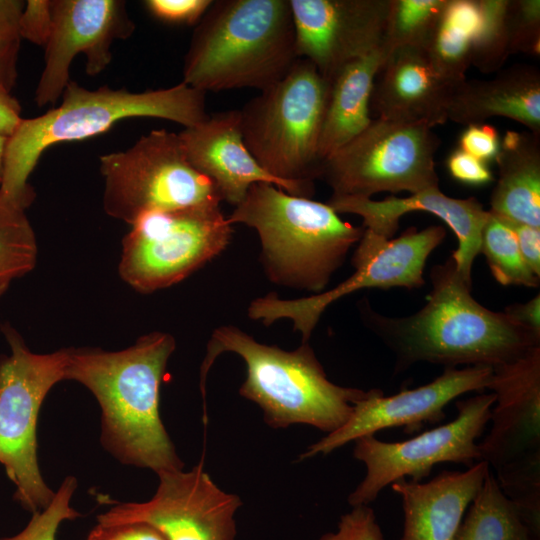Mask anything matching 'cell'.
<instances>
[{
    "instance_id": "6da1fadb",
    "label": "cell",
    "mask_w": 540,
    "mask_h": 540,
    "mask_svg": "<svg viewBox=\"0 0 540 540\" xmlns=\"http://www.w3.org/2000/svg\"><path fill=\"white\" fill-rule=\"evenodd\" d=\"M430 281L425 305L409 316L362 307L367 326L394 354L395 373L419 362L493 368L540 346V334L474 299L451 255L431 269Z\"/></svg>"
},
{
    "instance_id": "7a4b0ae2",
    "label": "cell",
    "mask_w": 540,
    "mask_h": 540,
    "mask_svg": "<svg viewBox=\"0 0 540 540\" xmlns=\"http://www.w3.org/2000/svg\"><path fill=\"white\" fill-rule=\"evenodd\" d=\"M176 348L166 332L141 336L119 351L69 348L65 380H75L95 396L101 408V443L123 464L156 474L184 464L161 421L160 386Z\"/></svg>"
},
{
    "instance_id": "3957f363",
    "label": "cell",
    "mask_w": 540,
    "mask_h": 540,
    "mask_svg": "<svg viewBox=\"0 0 540 540\" xmlns=\"http://www.w3.org/2000/svg\"><path fill=\"white\" fill-rule=\"evenodd\" d=\"M135 117L166 119L185 128L196 125L208 117L205 93L184 82L131 92L108 86L89 90L70 80L58 107L23 118L7 139L0 194L26 210L35 199L30 174L48 147L93 137L120 120Z\"/></svg>"
},
{
    "instance_id": "277c9868",
    "label": "cell",
    "mask_w": 540,
    "mask_h": 540,
    "mask_svg": "<svg viewBox=\"0 0 540 540\" xmlns=\"http://www.w3.org/2000/svg\"><path fill=\"white\" fill-rule=\"evenodd\" d=\"M297 59L289 0H215L195 26L182 82L205 94L262 91Z\"/></svg>"
},
{
    "instance_id": "5b68a950",
    "label": "cell",
    "mask_w": 540,
    "mask_h": 540,
    "mask_svg": "<svg viewBox=\"0 0 540 540\" xmlns=\"http://www.w3.org/2000/svg\"><path fill=\"white\" fill-rule=\"evenodd\" d=\"M227 218L257 232L269 281L311 295L323 292L365 230L342 220L327 203L265 182L253 184Z\"/></svg>"
},
{
    "instance_id": "8992f818",
    "label": "cell",
    "mask_w": 540,
    "mask_h": 540,
    "mask_svg": "<svg viewBox=\"0 0 540 540\" xmlns=\"http://www.w3.org/2000/svg\"><path fill=\"white\" fill-rule=\"evenodd\" d=\"M206 349L200 370L203 398L205 380L216 358L235 353L246 365L239 394L256 403L273 428L306 424L329 434L347 422L354 405L367 394L331 382L309 342L286 351L259 343L236 326L222 325L213 331Z\"/></svg>"
},
{
    "instance_id": "52a82bcc",
    "label": "cell",
    "mask_w": 540,
    "mask_h": 540,
    "mask_svg": "<svg viewBox=\"0 0 540 540\" xmlns=\"http://www.w3.org/2000/svg\"><path fill=\"white\" fill-rule=\"evenodd\" d=\"M329 91V80L298 58L283 78L239 109L244 144L258 164L306 198L320 179L319 142Z\"/></svg>"
},
{
    "instance_id": "ba28073f",
    "label": "cell",
    "mask_w": 540,
    "mask_h": 540,
    "mask_svg": "<svg viewBox=\"0 0 540 540\" xmlns=\"http://www.w3.org/2000/svg\"><path fill=\"white\" fill-rule=\"evenodd\" d=\"M2 332L10 354L0 356V464L16 487L14 499L33 514L55 494L38 464L37 420L48 392L65 380L69 348L38 354L10 325Z\"/></svg>"
},
{
    "instance_id": "9c48e42d",
    "label": "cell",
    "mask_w": 540,
    "mask_h": 540,
    "mask_svg": "<svg viewBox=\"0 0 540 540\" xmlns=\"http://www.w3.org/2000/svg\"><path fill=\"white\" fill-rule=\"evenodd\" d=\"M99 164L105 212L130 225L148 213L222 202L214 184L187 160L178 133L166 129L100 156Z\"/></svg>"
},
{
    "instance_id": "30bf717a",
    "label": "cell",
    "mask_w": 540,
    "mask_h": 540,
    "mask_svg": "<svg viewBox=\"0 0 540 540\" xmlns=\"http://www.w3.org/2000/svg\"><path fill=\"white\" fill-rule=\"evenodd\" d=\"M232 226L220 205L145 214L123 238L119 275L144 294L170 287L220 255Z\"/></svg>"
},
{
    "instance_id": "8fae6325",
    "label": "cell",
    "mask_w": 540,
    "mask_h": 540,
    "mask_svg": "<svg viewBox=\"0 0 540 540\" xmlns=\"http://www.w3.org/2000/svg\"><path fill=\"white\" fill-rule=\"evenodd\" d=\"M440 139L422 123L373 118L357 136L327 157L320 179L332 195L371 198L439 188L435 153Z\"/></svg>"
},
{
    "instance_id": "7c38bea8",
    "label": "cell",
    "mask_w": 540,
    "mask_h": 540,
    "mask_svg": "<svg viewBox=\"0 0 540 540\" xmlns=\"http://www.w3.org/2000/svg\"><path fill=\"white\" fill-rule=\"evenodd\" d=\"M445 236L446 230L440 225L422 230L410 227L390 239L365 229L351 258L355 270L347 279L330 290L297 299L267 293L250 302L248 317L265 326L288 319L301 334L302 342H309L323 312L342 297L361 289L422 287L427 259Z\"/></svg>"
},
{
    "instance_id": "4fadbf2b",
    "label": "cell",
    "mask_w": 540,
    "mask_h": 540,
    "mask_svg": "<svg viewBox=\"0 0 540 540\" xmlns=\"http://www.w3.org/2000/svg\"><path fill=\"white\" fill-rule=\"evenodd\" d=\"M495 395L481 393L456 402L452 421L400 442H384L374 435L356 439L353 456L366 466V475L348 496L352 507L368 505L388 485L409 476L420 482L441 463L468 468L481 461L477 439L490 420Z\"/></svg>"
},
{
    "instance_id": "5bb4252c",
    "label": "cell",
    "mask_w": 540,
    "mask_h": 540,
    "mask_svg": "<svg viewBox=\"0 0 540 540\" xmlns=\"http://www.w3.org/2000/svg\"><path fill=\"white\" fill-rule=\"evenodd\" d=\"M159 484L146 502L120 503L97 516L98 524L147 523L166 540H235L239 496L221 490L200 462L190 471L157 474Z\"/></svg>"
},
{
    "instance_id": "9a60e30c",
    "label": "cell",
    "mask_w": 540,
    "mask_h": 540,
    "mask_svg": "<svg viewBox=\"0 0 540 540\" xmlns=\"http://www.w3.org/2000/svg\"><path fill=\"white\" fill-rule=\"evenodd\" d=\"M52 29L44 46V67L34 101L39 106L55 104L70 81L75 56H86V73L96 76L112 60L111 46L130 37L135 24L126 2L121 0H52Z\"/></svg>"
},
{
    "instance_id": "2e32d148",
    "label": "cell",
    "mask_w": 540,
    "mask_h": 540,
    "mask_svg": "<svg viewBox=\"0 0 540 540\" xmlns=\"http://www.w3.org/2000/svg\"><path fill=\"white\" fill-rule=\"evenodd\" d=\"M492 372V367L484 365L451 367L425 385L391 396H385L381 389H370L354 405L344 425L309 446L299 459L327 455L351 441L387 428L404 427L406 432H413L426 423L441 422L448 403L465 393L488 389Z\"/></svg>"
},
{
    "instance_id": "e0dca14e",
    "label": "cell",
    "mask_w": 540,
    "mask_h": 540,
    "mask_svg": "<svg viewBox=\"0 0 540 540\" xmlns=\"http://www.w3.org/2000/svg\"><path fill=\"white\" fill-rule=\"evenodd\" d=\"M298 58L330 80L382 47L389 0H289Z\"/></svg>"
},
{
    "instance_id": "ac0fdd59",
    "label": "cell",
    "mask_w": 540,
    "mask_h": 540,
    "mask_svg": "<svg viewBox=\"0 0 540 540\" xmlns=\"http://www.w3.org/2000/svg\"><path fill=\"white\" fill-rule=\"evenodd\" d=\"M488 389L495 395L491 428L478 443L480 459L496 472L540 460V346L493 367Z\"/></svg>"
},
{
    "instance_id": "d6986e66",
    "label": "cell",
    "mask_w": 540,
    "mask_h": 540,
    "mask_svg": "<svg viewBox=\"0 0 540 540\" xmlns=\"http://www.w3.org/2000/svg\"><path fill=\"white\" fill-rule=\"evenodd\" d=\"M327 204L338 214L360 216L365 229L388 239L395 235L404 214L424 211L436 215L457 237L458 247L451 256L462 278L472 285L473 263L480 253L482 230L490 216L476 198H452L433 188L404 198L388 196L384 200L331 195Z\"/></svg>"
},
{
    "instance_id": "ffe728a7",
    "label": "cell",
    "mask_w": 540,
    "mask_h": 540,
    "mask_svg": "<svg viewBox=\"0 0 540 540\" xmlns=\"http://www.w3.org/2000/svg\"><path fill=\"white\" fill-rule=\"evenodd\" d=\"M459 84V83H458ZM434 67L424 47H401L386 53L374 77L370 113L377 119L444 124L458 85Z\"/></svg>"
},
{
    "instance_id": "44dd1931",
    "label": "cell",
    "mask_w": 540,
    "mask_h": 540,
    "mask_svg": "<svg viewBox=\"0 0 540 540\" xmlns=\"http://www.w3.org/2000/svg\"><path fill=\"white\" fill-rule=\"evenodd\" d=\"M178 135L189 163L214 184L222 201L234 207L258 182L303 197L295 187L269 175L252 156L243 141L239 109L208 115Z\"/></svg>"
},
{
    "instance_id": "7402d4cb",
    "label": "cell",
    "mask_w": 540,
    "mask_h": 540,
    "mask_svg": "<svg viewBox=\"0 0 540 540\" xmlns=\"http://www.w3.org/2000/svg\"><path fill=\"white\" fill-rule=\"evenodd\" d=\"M479 461L466 471H443L421 483L400 478L391 484L404 513L400 540H453L465 511L489 473Z\"/></svg>"
},
{
    "instance_id": "603a6c76",
    "label": "cell",
    "mask_w": 540,
    "mask_h": 540,
    "mask_svg": "<svg viewBox=\"0 0 540 540\" xmlns=\"http://www.w3.org/2000/svg\"><path fill=\"white\" fill-rule=\"evenodd\" d=\"M501 116L525 125L540 136V72L532 65L515 64L487 80H464L454 89L447 118L472 125Z\"/></svg>"
},
{
    "instance_id": "cb8c5ba5",
    "label": "cell",
    "mask_w": 540,
    "mask_h": 540,
    "mask_svg": "<svg viewBox=\"0 0 540 540\" xmlns=\"http://www.w3.org/2000/svg\"><path fill=\"white\" fill-rule=\"evenodd\" d=\"M494 160L498 179L489 211L512 223L540 228V136L507 131Z\"/></svg>"
},
{
    "instance_id": "d4e9b609",
    "label": "cell",
    "mask_w": 540,
    "mask_h": 540,
    "mask_svg": "<svg viewBox=\"0 0 540 540\" xmlns=\"http://www.w3.org/2000/svg\"><path fill=\"white\" fill-rule=\"evenodd\" d=\"M386 51L383 47L344 65L330 80L319 142L323 161L361 133L373 120L370 95Z\"/></svg>"
},
{
    "instance_id": "484cf974",
    "label": "cell",
    "mask_w": 540,
    "mask_h": 540,
    "mask_svg": "<svg viewBox=\"0 0 540 540\" xmlns=\"http://www.w3.org/2000/svg\"><path fill=\"white\" fill-rule=\"evenodd\" d=\"M481 18V0H447L424 49L448 81L466 80Z\"/></svg>"
},
{
    "instance_id": "4316f807",
    "label": "cell",
    "mask_w": 540,
    "mask_h": 540,
    "mask_svg": "<svg viewBox=\"0 0 540 540\" xmlns=\"http://www.w3.org/2000/svg\"><path fill=\"white\" fill-rule=\"evenodd\" d=\"M470 504L453 540H537L490 471Z\"/></svg>"
},
{
    "instance_id": "83f0119b",
    "label": "cell",
    "mask_w": 540,
    "mask_h": 540,
    "mask_svg": "<svg viewBox=\"0 0 540 540\" xmlns=\"http://www.w3.org/2000/svg\"><path fill=\"white\" fill-rule=\"evenodd\" d=\"M38 246L25 209L0 194V298L11 283L32 271Z\"/></svg>"
},
{
    "instance_id": "f1b7e54d",
    "label": "cell",
    "mask_w": 540,
    "mask_h": 540,
    "mask_svg": "<svg viewBox=\"0 0 540 540\" xmlns=\"http://www.w3.org/2000/svg\"><path fill=\"white\" fill-rule=\"evenodd\" d=\"M489 213L482 230L480 253L485 256L493 277L503 286L538 287L540 277L524 261L511 223Z\"/></svg>"
},
{
    "instance_id": "f546056e",
    "label": "cell",
    "mask_w": 540,
    "mask_h": 540,
    "mask_svg": "<svg viewBox=\"0 0 540 540\" xmlns=\"http://www.w3.org/2000/svg\"><path fill=\"white\" fill-rule=\"evenodd\" d=\"M447 0H389L382 47H424Z\"/></svg>"
},
{
    "instance_id": "4dcf8cb0",
    "label": "cell",
    "mask_w": 540,
    "mask_h": 540,
    "mask_svg": "<svg viewBox=\"0 0 540 540\" xmlns=\"http://www.w3.org/2000/svg\"><path fill=\"white\" fill-rule=\"evenodd\" d=\"M508 0H481V19L473 44L471 65L483 73L501 70L510 56L506 31Z\"/></svg>"
},
{
    "instance_id": "1f68e13d",
    "label": "cell",
    "mask_w": 540,
    "mask_h": 540,
    "mask_svg": "<svg viewBox=\"0 0 540 540\" xmlns=\"http://www.w3.org/2000/svg\"><path fill=\"white\" fill-rule=\"evenodd\" d=\"M76 488V478L66 477L55 491L50 504L45 509L33 513L31 520L21 532L0 540H56L58 527L63 521L74 520L81 516L70 505Z\"/></svg>"
},
{
    "instance_id": "d6a6232c",
    "label": "cell",
    "mask_w": 540,
    "mask_h": 540,
    "mask_svg": "<svg viewBox=\"0 0 540 540\" xmlns=\"http://www.w3.org/2000/svg\"><path fill=\"white\" fill-rule=\"evenodd\" d=\"M506 31L510 55L540 54V1L508 0Z\"/></svg>"
},
{
    "instance_id": "836d02e7",
    "label": "cell",
    "mask_w": 540,
    "mask_h": 540,
    "mask_svg": "<svg viewBox=\"0 0 540 540\" xmlns=\"http://www.w3.org/2000/svg\"><path fill=\"white\" fill-rule=\"evenodd\" d=\"M21 0H0V85L12 91L17 79V60L21 37L19 18Z\"/></svg>"
},
{
    "instance_id": "e575fe53",
    "label": "cell",
    "mask_w": 540,
    "mask_h": 540,
    "mask_svg": "<svg viewBox=\"0 0 540 540\" xmlns=\"http://www.w3.org/2000/svg\"><path fill=\"white\" fill-rule=\"evenodd\" d=\"M319 540H385L374 510L360 505L342 515L336 532L323 534Z\"/></svg>"
},
{
    "instance_id": "d590c367",
    "label": "cell",
    "mask_w": 540,
    "mask_h": 540,
    "mask_svg": "<svg viewBox=\"0 0 540 540\" xmlns=\"http://www.w3.org/2000/svg\"><path fill=\"white\" fill-rule=\"evenodd\" d=\"M213 0H146L144 6L156 19L167 24L196 26Z\"/></svg>"
},
{
    "instance_id": "8d00e7d4",
    "label": "cell",
    "mask_w": 540,
    "mask_h": 540,
    "mask_svg": "<svg viewBox=\"0 0 540 540\" xmlns=\"http://www.w3.org/2000/svg\"><path fill=\"white\" fill-rule=\"evenodd\" d=\"M51 0H28L19 18V34L21 39L45 46L52 29Z\"/></svg>"
},
{
    "instance_id": "74e56055",
    "label": "cell",
    "mask_w": 540,
    "mask_h": 540,
    "mask_svg": "<svg viewBox=\"0 0 540 540\" xmlns=\"http://www.w3.org/2000/svg\"><path fill=\"white\" fill-rule=\"evenodd\" d=\"M499 147L497 129L486 123L468 125L459 138V149L486 163L495 159Z\"/></svg>"
},
{
    "instance_id": "f35d334b",
    "label": "cell",
    "mask_w": 540,
    "mask_h": 540,
    "mask_svg": "<svg viewBox=\"0 0 540 540\" xmlns=\"http://www.w3.org/2000/svg\"><path fill=\"white\" fill-rule=\"evenodd\" d=\"M447 169L457 181L469 185H484L493 181V174L483 162L457 148L447 158Z\"/></svg>"
},
{
    "instance_id": "ab89813d",
    "label": "cell",
    "mask_w": 540,
    "mask_h": 540,
    "mask_svg": "<svg viewBox=\"0 0 540 540\" xmlns=\"http://www.w3.org/2000/svg\"><path fill=\"white\" fill-rule=\"evenodd\" d=\"M87 540H166L155 527L142 522L115 525L97 524Z\"/></svg>"
},
{
    "instance_id": "60d3db41",
    "label": "cell",
    "mask_w": 540,
    "mask_h": 540,
    "mask_svg": "<svg viewBox=\"0 0 540 540\" xmlns=\"http://www.w3.org/2000/svg\"><path fill=\"white\" fill-rule=\"evenodd\" d=\"M510 223L524 261L531 271L540 277V228Z\"/></svg>"
},
{
    "instance_id": "b9f144b4",
    "label": "cell",
    "mask_w": 540,
    "mask_h": 540,
    "mask_svg": "<svg viewBox=\"0 0 540 540\" xmlns=\"http://www.w3.org/2000/svg\"><path fill=\"white\" fill-rule=\"evenodd\" d=\"M22 119L20 103L11 91L0 85V137L10 138Z\"/></svg>"
},
{
    "instance_id": "7bdbcfd3",
    "label": "cell",
    "mask_w": 540,
    "mask_h": 540,
    "mask_svg": "<svg viewBox=\"0 0 540 540\" xmlns=\"http://www.w3.org/2000/svg\"><path fill=\"white\" fill-rule=\"evenodd\" d=\"M504 312L523 326L540 334V294L525 303L512 304Z\"/></svg>"
},
{
    "instance_id": "ee69618b",
    "label": "cell",
    "mask_w": 540,
    "mask_h": 540,
    "mask_svg": "<svg viewBox=\"0 0 540 540\" xmlns=\"http://www.w3.org/2000/svg\"><path fill=\"white\" fill-rule=\"evenodd\" d=\"M6 143H7V138L0 137V185H1L2 177H3L4 153H5Z\"/></svg>"
}]
</instances>
